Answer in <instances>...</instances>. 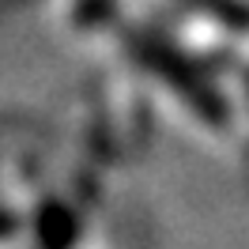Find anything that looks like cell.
<instances>
[{"label":"cell","instance_id":"obj_1","mask_svg":"<svg viewBox=\"0 0 249 249\" xmlns=\"http://www.w3.org/2000/svg\"><path fill=\"white\" fill-rule=\"evenodd\" d=\"M38 238H42L46 249H64L76 238V219L68 215L64 208H57V204H46L42 223H38Z\"/></svg>","mask_w":249,"mask_h":249}]
</instances>
